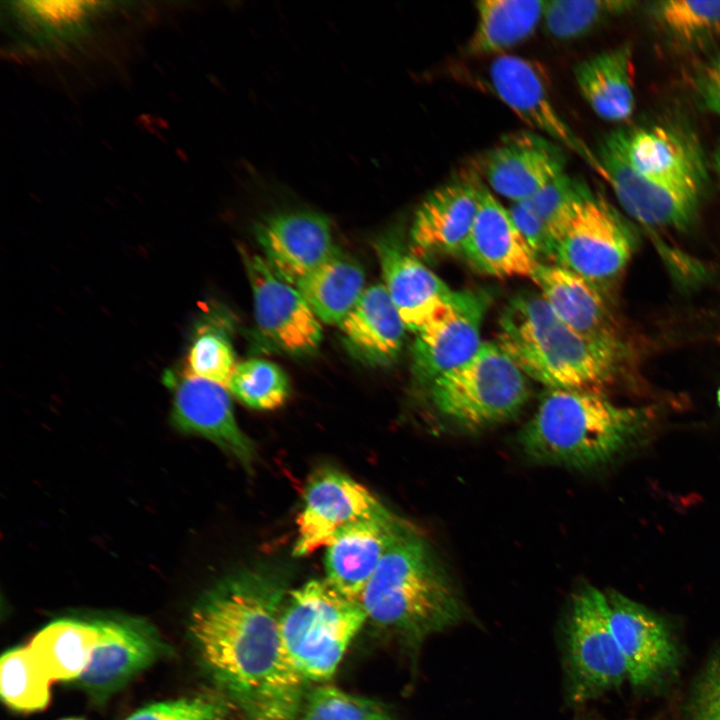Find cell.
Wrapping results in <instances>:
<instances>
[{"label": "cell", "instance_id": "cell-36", "mask_svg": "<svg viewBox=\"0 0 720 720\" xmlns=\"http://www.w3.org/2000/svg\"><path fill=\"white\" fill-rule=\"evenodd\" d=\"M301 709L300 720H395L376 701L330 685L313 689Z\"/></svg>", "mask_w": 720, "mask_h": 720}, {"label": "cell", "instance_id": "cell-2", "mask_svg": "<svg viewBox=\"0 0 720 720\" xmlns=\"http://www.w3.org/2000/svg\"><path fill=\"white\" fill-rule=\"evenodd\" d=\"M359 601L368 620L413 644L456 625L465 611L453 578L413 528L387 551Z\"/></svg>", "mask_w": 720, "mask_h": 720}, {"label": "cell", "instance_id": "cell-29", "mask_svg": "<svg viewBox=\"0 0 720 720\" xmlns=\"http://www.w3.org/2000/svg\"><path fill=\"white\" fill-rule=\"evenodd\" d=\"M544 0H480L466 45L473 56L497 55L529 38L543 19Z\"/></svg>", "mask_w": 720, "mask_h": 720}, {"label": "cell", "instance_id": "cell-30", "mask_svg": "<svg viewBox=\"0 0 720 720\" xmlns=\"http://www.w3.org/2000/svg\"><path fill=\"white\" fill-rule=\"evenodd\" d=\"M295 287L321 322L338 325L366 289L362 267L339 250Z\"/></svg>", "mask_w": 720, "mask_h": 720}, {"label": "cell", "instance_id": "cell-23", "mask_svg": "<svg viewBox=\"0 0 720 720\" xmlns=\"http://www.w3.org/2000/svg\"><path fill=\"white\" fill-rule=\"evenodd\" d=\"M555 315L578 334L621 346L600 288L558 265L540 263L530 277Z\"/></svg>", "mask_w": 720, "mask_h": 720}, {"label": "cell", "instance_id": "cell-20", "mask_svg": "<svg viewBox=\"0 0 720 720\" xmlns=\"http://www.w3.org/2000/svg\"><path fill=\"white\" fill-rule=\"evenodd\" d=\"M479 181L457 180L432 191L419 205L410 228V252L435 259L461 255L480 198Z\"/></svg>", "mask_w": 720, "mask_h": 720}, {"label": "cell", "instance_id": "cell-5", "mask_svg": "<svg viewBox=\"0 0 720 720\" xmlns=\"http://www.w3.org/2000/svg\"><path fill=\"white\" fill-rule=\"evenodd\" d=\"M367 620L360 601L346 597L326 579H313L290 590L280 629L287 655L301 678L305 682L329 679Z\"/></svg>", "mask_w": 720, "mask_h": 720}, {"label": "cell", "instance_id": "cell-10", "mask_svg": "<svg viewBox=\"0 0 720 720\" xmlns=\"http://www.w3.org/2000/svg\"><path fill=\"white\" fill-rule=\"evenodd\" d=\"M490 297L482 291H452L415 333L412 370L426 385L475 355Z\"/></svg>", "mask_w": 720, "mask_h": 720}, {"label": "cell", "instance_id": "cell-42", "mask_svg": "<svg viewBox=\"0 0 720 720\" xmlns=\"http://www.w3.org/2000/svg\"><path fill=\"white\" fill-rule=\"evenodd\" d=\"M714 164L715 169L720 177V143L716 149L715 156H714Z\"/></svg>", "mask_w": 720, "mask_h": 720}, {"label": "cell", "instance_id": "cell-35", "mask_svg": "<svg viewBox=\"0 0 720 720\" xmlns=\"http://www.w3.org/2000/svg\"><path fill=\"white\" fill-rule=\"evenodd\" d=\"M236 365L225 328L210 322L199 324L188 349L184 374L227 387Z\"/></svg>", "mask_w": 720, "mask_h": 720}, {"label": "cell", "instance_id": "cell-24", "mask_svg": "<svg viewBox=\"0 0 720 720\" xmlns=\"http://www.w3.org/2000/svg\"><path fill=\"white\" fill-rule=\"evenodd\" d=\"M376 248L383 285L407 330L417 333L453 290L392 239L380 240Z\"/></svg>", "mask_w": 720, "mask_h": 720}, {"label": "cell", "instance_id": "cell-1", "mask_svg": "<svg viewBox=\"0 0 720 720\" xmlns=\"http://www.w3.org/2000/svg\"><path fill=\"white\" fill-rule=\"evenodd\" d=\"M288 593L280 572L250 567L216 584L190 616L202 660L253 720H293L304 700L280 629Z\"/></svg>", "mask_w": 720, "mask_h": 720}, {"label": "cell", "instance_id": "cell-25", "mask_svg": "<svg viewBox=\"0 0 720 720\" xmlns=\"http://www.w3.org/2000/svg\"><path fill=\"white\" fill-rule=\"evenodd\" d=\"M100 638L91 660L78 679L89 692L111 693L149 666L160 651V643L144 625L99 622Z\"/></svg>", "mask_w": 720, "mask_h": 720}, {"label": "cell", "instance_id": "cell-11", "mask_svg": "<svg viewBox=\"0 0 720 720\" xmlns=\"http://www.w3.org/2000/svg\"><path fill=\"white\" fill-rule=\"evenodd\" d=\"M596 157L618 202L638 222L684 228L694 219L702 184L666 182L638 174L624 161L609 134L600 142Z\"/></svg>", "mask_w": 720, "mask_h": 720}, {"label": "cell", "instance_id": "cell-9", "mask_svg": "<svg viewBox=\"0 0 720 720\" xmlns=\"http://www.w3.org/2000/svg\"><path fill=\"white\" fill-rule=\"evenodd\" d=\"M633 249L628 227L604 200L591 193L577 204L559 237L554 264L600 288L623 271Z\"/></svg>", "mask_w": 720, "mask_h": 720}, {"label": "cell", "instance_id": "cell-22", "mask_svg": "<svg viewBox=\"0 0 720 720\" xmlns=\"http://www.w3.org/2000/svg\"><path fill=\"white\" fill-rule=\"evenodd\" d=\"M609 136L627 165L638 174L666 182L703 184L701 154L681 130L650 125L619 129Z\"/></svg>", "mask_w": 720, "mask_h": 720}, {"label": "cell", "instance_id": "cell-34", "mask_svg": "<svg viewBox=\"0 0 720 720\" xmlns=\"http://www.w3.org/2000/svg\"><path fill=\"white\" fill-rule=\"evenodd\" d=\"M652 14L673 38L696 44L720 35V0H664L655 2Z\"/></svg>", "mask_w": 720, "mask_h": 720}, {"label": "cell", "instance_id": "cell-32", "mask_svg": "<svg viewBox=\"0 0 720 720\" xmlns=\"http://www.w3.org/2000/svg\"><path fill=\"white\" fill-rule=\"evenodd\" d=\"M633 5L625 0H550L546 1L543 21L553 38L570 41L631 10Z\"/></svg>", "mask_w": 720, "mask_h": 720}, {"label": "cell", "instance_id": "cell-17", "mask_svg": "<svg viewBox=\"0 0 720 720\" xmlns=\"http://www.w3.org/2000/svg\"><path fill=\"white\" fill-rule=\"evenodd\" d=\"M255 234L268 265L293 286L338 250L329 219L314 211L272 214L256 225Z\"/></svg>", "mask_w": 720, "mask_h": 720}, {"label": "cell", "instance_id": "cell-4", "mask_svg": "<svg viewBox=\"0 0 720 720\" xmlns=\"http://www.w3.org/2000/svg\"><path fill=\"white\" fill-rule=\"evenodd\" d=\"M646 416L643 410L619 406L598 391L549 389L518 440L534 461L588 469L631 445L646 426Z\"/></svg>", "mask_w": 720, "mask_h": 720}, {"label": "cell", "instance_id": "cell-40", "mask_svg": "<svg viewBox=\"0 0 720 720\" xmlns=\"http://www.w3.org/2000/svg\"><path fill=\"white\" fill-rule=\"evenodd\" d=\"M690 720H720V654L699 680L690 705Z\"/></svg>", "mask_w": 720, "mask_h": 720}, {"label": "cell", "instance_id": "cell-33", "mask_svg": "<svg viewBox=\"0 0 720 720\" xmlns=\"http://www.w3.org/2000/svg\"><path fill=\"white\" fill-rule=\"evenodd\" d=\"M227 389L247 407L273 410L286 402L290 384L286 373L277 364L250 359L235 366Z\"/></svg>", "mask_w": 720, "mask_h": 720}, {"label": "cell", "instance_id": "cell-8", "mask_svg": "<svg viewBox=\"0 0 720 720\" xmlns=\"http://www.w3.org/2000/svg\"><path fill=\"white\" fill-rule=\"evenodd\" d=\"M566 674L571 702L581 704L628 679L610 626L606 594L585 585L574 595L566 625Z\"/></svg>", "mask_w": 720, "mask_h": 720}, {"label": "cell", "instance_id": "cell-7", "mask_svg": "<svg viewBox=\"0 0 720 720\" xmlns=\"http://www.w3.org/2000/svg\"><path fill=\"white\" fill-rule=\"evenodd\" d=\"M129 2H7L8 53L18 58H63L99 42L140 8Z\"/></svg>", "mask_w": 720, "mask_h": 720}, {"label": "cell", "instance_id": "cell-18", "mask_svg": "<svg viewBox=\"0 0 720 720\" xmlns=\"http://www.w3.org/2000/svg\"><path fill=\"white\" fill-rule=\"evenodd\" d=\"M411 527L385 506L343 529L326 547V580L346 597H360L381 560Z\"/></svg>", "mask_w": 720, "mask_h": 720}, {"label": "cell", "instance_id": "cell-38", "mask_svg": "<svg viewBox=\"0 0 720 720\" xmlns=\"http://www.w3.org/2000/svg\"><path fill=\"white\" fill-rule=\"evenodd\" d=\"M224 712L222 702L201 696L152 704L126 720H217Z\"/></svg>", "mask_w": 720, "mask_h": 720}, {"label": "cell", "instance_id": "cell-19", "mask_svg": "<svg viewBox=\"0 0 720 720\" xmlns=\"http://www.w3.org/2000/svg\"><path fill=\"white\" fill-rule=\"evenodd\" d=\"M562 148L539 133L517 132L485 155L481 169L497 194L512 203L525 201L565 172Z\"/></svg>", "mask_w": 720, "mask_h": 720}, {"label": "cell", "instance_id": "cell-14", "mask_svg": "<svg viewBox=\"0 0 720 720\" xmlns=\"http://www.w3.org/2000/svg\"><path fill=\"white\" fill-rule=\"evenodd\" d=\"M164 380L173 391L171 420L176 429L210 440L251 470L255 446L236 421L227 387L170 370Z\"/></svg>", "mask_w": 720, "mask_h": 720}, {"label": "cell", "instance_id": "cell-43", "mask_svg": "<svg viewBox=\"0 0 720 720\" xmlns=\"http://www.w3.org/2000/svg\"><path fill=\"white\" fill-rule=\"evenodd\" d=\"M63 720H82V719H79V718H68V719H63Z\"/></svg>", "mask_w": 720, "mask_h": 720}, {"label": "cell", "instance_id": "cell-26", "mask_svg": "<svg viewBox=\"0 0 720 720\" xmlns=\"http://www.w3.org/2000/svg\"><path fill=\"white\" fill-rule=\"evenodd\" d=\"M339 327L350 350L373 365L398 357L407 330L383 284L367 287Z\"/></svg>", "mask_w": 720, "mask_h": 720}, {"label": "cell", "instance_id": "cell-15", "mask_svg": "<svg viewBox=\"0 0 720 720\" xmlns=\"http://www.w3.org/2000/svg\"><path fill=\"white\" fill-rule=\"evenodd\" d=\"M610 626L634 688L652 687L678 666L675 641L664 621L642 604L617 592L606 594Z\"/></svg>", "mask_w": 720, "mask_h": 720}, {"label": "cell", "instance_id": "cell-39", "mask_svg": "<svg viewBox=\"0 0 720 720\" xmlns=\"http://www.w3.org/2000/svg\"><path fill=\"white\" fill-rule=\"evenodd\" d=\"M508 210L538 262L546 260L554 264L556 242L530 203L527 200L513 202Z\"/></svg>", "mask_w": 720, "mask_h": 720}, {"label": "cell", "instance_id": "cell-6", "mask_svg": "<svg viewBox=\"0 0 720 720\" xmlns=\"http://www.w3.org/2000/svg\"><path fill=\"white\" fill-rule=\"evenodd\" d=\"M428 389L438 414L469 430L512 419L530 396L527 376L497 342H483L473 357L435 378Z\"/></svg>", "mask_w": 720, "mask_h": 720}, {"label": "cell", "instance_id": "cell-41", "mask_svg": "<svg viewBox=\"0 0 720 720\" xmlns=\"http://www.w3.org/2000/svg\"><path fill=\"white\" fill-rule=\"evenodd\" d=\"M694 83L700 104L720 117V54L712 57L701 67Z\"/></svg>", "mask_w": 720, "mask_h": 720}, {"label": "cell", "instance_id": "cell-21", "mask_svg": "<svg viewBox=\"0 0 720 720\" xmlns=\"http://www.w3.org/2000/svg\"><path fill=\"white\" fill-rule=\"evenodd\" d=\"M461 255L477 272L497 278L531 277L540 264L509 210L482 184Z\"/></svg>", "mask_w": 720, "mask_h": 720}, {"label": "cell", "instance_id": "cell-12", "mask_svg": "<svg viewBox=\"0 0 720 720\" xmlns=\"http://www.w3.org/2000/svg\"><path fill=\"white\" fill-rule=\"evenodd\" d=\"M303 496L293 548L297 557L326 548L343 529L383 507L362 484L330 468L311 477Z\"/></svg>", "mask_w": 720, "mask_h": 720}, {"label": "cell", "instance_id": "cell-16", "mask_svg": "<svg viewBox=\"0 0 720 720\" xmlns=\"http://www.w3.org/2000/svg\"><path fill=\"white\" fill-rule=\"evenodd\" d=\"M489 77L498 98L525 124L578 154L601 174L596 154L562 119L535 63L515 55H500L492 61Z\"/></svg>", "mask_w": 720, "mask_h": 720}, {"label": "cell", "instance_id": "cell-31", "mask_svg": "<svg viewBox=\"0 0 720 720\" xmlns=\"http://www.w3.org/2000/svg\"><path fill=\"white\" fill-rule=\"evenodd\" d=\"M50 683L36 665L27 646L3 654L0 691L9 707L28 712L45 708L50 699Z\"/></svg>", "mask_w": 720, "mask_h": 720}, {"label": "cell", "instance_id": "cell-27", "mask_svg": "<svg viewBox=\"0 0 720 720\" xmlns=\"http://www.w3.org/2000/svg\"><path fill=\"white\" fill-rule=\"evenodd\" d=\"M580 94L601 119L624 122L635 110L631 46L623 44L593 55L574 69Z\"/></svg>", "mask_w": 720, "mask_h": 720}, {"label": "cell", "instance_id": "cell-44", "mask_svg": "<svg viewBox=\"0 0 720 720\" xmlns=\"http://www.w3.org/2000/svg\"><path fill=\"white\" fill-rule=\"evenodd\" d=\"M582 720H584V719H582Z\"/></svg>", "mask_w": 720, "mask_h": 720}, {"label": "cell", "instance_id": "cell-28", "mask_svg": "<svg viewBox=\"0 0 720 720\" xmlns=\"http://www.w3.org/2000/svg\"><path fill=\"white\" fill-rule=\"evenodd\" d=\"M100 638L99 622L63 619L40 630L27 645L36 665L52 681L79 679Z\"/></svg>", "mask_w": 720, "mask_h": 720}, {"label": "cell", "instance_id": "cell-3", "mask_svg": "<svg viewBox=\"0 0 720 720\" xmlns=\"http://www.w3.org/2000/svg\"><path fill=\"white\" fill-rule=\"evenodd\" d=\"M497 344L549 389L594 390L615 376L622 347L588 339L563 323L541 294L521 292L498 319Z\"/></svg>", "mask_w": 720, "mask_h": 720}, {"label": "cell", "instance_id": "cell-37", "mask_svg": "<svg viewBox=\"0 0 720 720\" xmlns=\"http://www.w3.org/2000/svg\"><path fill=\"white\" fill-rule=\"evenodd\" d=\"M591 194L585 184L565 172L554 178L527 201L557 242L577 204Z\"/></svg>", "mask_w": 720, "mask_h": 720}, {"label": "cell", "instance_id": "cell-13", "mask_svg": "<svg viewBox=\"0 0 720 720\" xmlns=\"http://www.w3.org/2000/svg\"><path fill=\"white\" fill-rule=\"evenodd\" d=\"M243 256L262 335L291 355L314 352L322 340V326L304 297L277 276L265 259L251 254Z\"/></svg>", "mask_w": 720, "mask_h": 720}]
</instances>
